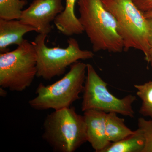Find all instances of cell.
<instances>
[{
	"label": "cell",
	"mask_w": 152,
	"mask_h": 152,
	"mask_svg": "<svg viewBox=\"0 0 152 152\" xmlns=\"http://www.w3.org/2000/svg\"><path fill=\"white\" fill-rule=\"evenodd\" d=\"M79 21L91 42L94 52L120 53L124 42L115 19L102 0H78Z\"/></svg>",
	"instance_id": "6da1fadb"
},
{
	"label": "cell",
	"mask_w": 152,
	"mask_h": 152,
	"mask_svg": "<svg viewBox=\"0 0 152 152\" xmlns=\"http://www.w3.org/2000/svg\"><path fill=\"white\" fill-rule=\"evenodd\" d=\"M43 127L42 137L56 152H74L88 142L84 117L73 107L48 114Z\"/></svg>",
	"instance_id": "7a4b0ae2"
},
{
	"label": "cell",
	"mask_w": 152,
	"mask_h": 152,
	"mask_svg": "<svg viewBox=\"0 0 152 152\" xmlns=\"http://www.w3.org/2000/svg\"><path fill=\"white\" fill-rule=\"evenodd\" d=\"M87 64L78 61L70 66V70L59 80L45 86L40 83L36 89L37 96L28 103L37 110H58L70 107L80 99L86 77Z\"/></svg>",
	"instance_id": "3957f363"
},
{
	"label": "cell",
	"mask_w": 152,
	"mask_h": 152,
	"mask_svg": "<svg viewBox=\"0 0 152 152\" xmlns=\"http://www.w3.org/2000/svg\"><path fill=\"white\" fill-rule=\"evenodd\" d=\"M104 7L113 16L124 42V50L134 49L142 52L147 62L151 46L149 41V25L144 12L133 0H102Z\"/></svg>",
	"instance_id": "277c9868"
},
{
	"label": "cell",
	"mask_w": 152,
	"mask_h": 152,
	"mask_svg": "<svg viewBox=\"0 0 152 152\" xmlns=\"http://www.w3.org/2000/svg\"><path fill=\"white\" fill-rule=\"evenodd\" d=\"M37 73L32 42L25 39L15 50L0 54V87L22 92L29 87Z\"/></svg>",
	"instance_id": "5b68a950"
},
{
	"label": "cell",
	"mask_w": 152,
	"mask_h": 152,
	"mask_svg": "<svg viewBox=\"0 0 152 152\" xmlns=\"http://www.w3.org/2000/svg\"><path fill=\"white\" fill-rule=\"evenodd\" d=\"M48 35L39 34L32 42L37 57V77L46 80L64 74L69 66L80 60L93 58L94 54L91 51L83 50L78 41L74 38L68 39V46L50 48L45 44Z\"/></svg>",
	"instance_id": "8992f818"
},
{
	"label": "cell",
	"mask_w": 152,
	"mask_h": 152,
	"mask_svg": "<svg viewBox=\"0 0 152 152\" xmlns=\"http://www.w3.org/2000/svg\"><path fill=\"white\" fill-rule=\"evenodd\" d=\"M107 85L93 66L87 64L86 77L83 92L82 111L96 110L106 113L114 112L134 118L135 113L132 105L137 100L136 96L129 94L118 99L109 92Z\"/></svg>",
	"instance_id": "52a82bcc"
},
{
	"label": "cell",
	"mask_w": 152,
	"mask_h": 152,
	"mask_svg": "<svg viewBox=\"0 0 152 152\" xmlns=\"http://www.w3.org/2000/svg\"><path fill=\"white\" fill-rule=\"evenodd\" d=\"M62 0H33L23 11L20 20L36 29L39 34L48 35L52 30L51 23L64 11Z\"/></svg>",
	"instance_id": "ba28073f"
},
{
	"label": "cell",
	"mask_w": 152,
	"mask_h": 152,
	"mask_svg": "<svg viewBox=\"0 0 152 152\" xmlns=\"http://www.w3.org/2000/svg\"><path fill=\"white\" fill-rule=\"evenodd\" d=\"M107 113L96 110L84 112L86 125L87 141L96 152H103L111 143L108 140L106 136Z\"/></svg>",
	"instance_id": "9c48e42d"
},
{
	"label": "cell",
	"mask_w": 152,
	"mask_h": 152,
	"mask_svg": "<svg viewBox=\"0 0 152 152\" xmlns=\"http://www.w3.org/2000/svg\"><path fill=\"white\" fill-rule=\"evenodd\" d=\"M36 30L20 20L0 19V52L9 51L8 47L12 45H21L25 40V34Z\"/></svg>",
	"instance_id": "30bf717a"
},
{
	"label": "cell",
	"mask_w": 152,
	"mask_h": 152,
	"mask_svg": "<svg viewBox=\"0 0 152 152\" xmlns=\"http://www.w3.org/2000/svg\"><path fill=\"white\" fill-rule=\"evenodd\" d=\"M77 1L66 0L64 11L57 16L54 21L58 31L67 37L81 34L84 32L75 13V5Z\"/></svg>",
	"instance_id": "8fae6325"
},
{
	"label": "cell",
	"mask_w": 152,
	"mask_h": 152,
	"mask_svg": "<svg viewBox=\"0 0 152 152\" xmlns=\"http://www.w3.org/2000/svg\"><path fill=\"white\" fill-rule=\"evenodd\" d=\"M117 114L110 112L106 115V136L108 140L111 143L121 140L135 132L125 125V120Z\"/></svg>",
	"instance_id": "7c38bea8"
},
{
	"label": "cell",
	"mask_w": 152,
	"mask_h": 152,
	"mask_svg": "<svg viewBox=\"0 0 152 152\" xmlns=\"http://www.w3.org/2000/svg\"><path fill=\"white\" fill-rule=\"evenodd\" d=\"M145 145V139L140 129L118 142H112L103 152H142Z\"/></svg>",
	"instance_id": "4fadbf2b"
},
{
	"label": "cell",
	"mask_w": 152,
	"mask_h": 152,
	"mask_svg": "<svg viewBox=\"0 0 152 152\" xmlns=\"http://www.w3.org/2000/svg\"><path fill=\"white\" fill-rule=\"evenodd\" d=\"M27 0H0V19L20 20Z\"/></svg>",
	"instance_id": "5bb4252c"
},
{
	"label": "cell",
	"mask_w": 152,
	"mask_h": 152,
	"mask_svg": "<svg viewBox=\"0 0 152 152\" xmlns=\"http://www.w3.org/2000/svg\"><path fill=\"white\" fill-rule=\"evenodd\" d=\"M138 127L145 139V145L142 152H152V120H147L140 117L138 120Z\"/></svg>",
	"instance_id": "9a60e30c"
},
{
	"label": "cell",
	"mask_w": 152,
	"mask_h": 152,
	"mask_svg": "<svg viewBox=\"0 0 152 152\" xmlns=\"http://www.w3.org/2000/svg\"><path fill=\"white\" fill-rule=\"evenodd\" d=\"M134 87L137 90V95L146 104L152 105V81L143 84L135 85Z\"/></svg>",
	"instance_id": "2e32d148"
},
{
	"label": "cell",
	"mask_w": 152,
	"mask_h": 152,
	"mask_svg": "<svg viewBox=\"0 0 152 152\" xmlns=\"http://www.w3.org/2000/svg\"><path fill=\"white\" fill-rule=\"evenodd\" d=\"M139 10L143 12L152 11V0H133Z\"/></svg>",
	"instance_id": "e0dca14e"
},
{
	"label": "cell",
	"mask_w": 152,
	"mask_h": 152,
	"mask_svg": "<svg viewBox=\"0 0 152 152\" xmlns=\"http://www.w3.org/2000/svg\"><path fill=\"white\" fill-rule=\"evenodd\" d=\"M139 113L145 117H149L152 120V105L142 103Z\"/></svg>",
	"instance_id": "ac0fdd59"
},
{
	"label": "cell",
	"mask_w": 152,
	"mask_h": 152,
	"mask_svg": "<svg viewBox=\"0 0 152 152\" xmlns=\"http://www.w3.org/2000/svg\"><path fill=\"white\" fill-rule=\"evenodd\" d=\"M149 25V41L151 48L152 47V18L148 19Z\"/></svg>",
	"instance_id": "d6986e66"
},
{
	"label": "cell",
	"mask_w": 152,
	"mask_h": 152,
	"mask_svg": "<svg viewBox=\"0 0 152 152\" xmlns=\"http://www.w3.org/2000/svg\"><path fill=\"white\" fill-rule=\"evenodd\" d=\"M5 89L4 88L0 87V96L2 97H5L7 94V92Z\"/></svg>",
	"instance_id": "ffe728a7"
},
{
	"label": "cell",
	"mask_w": 152,
	"mask_h": 152,
	"mask_svg": "<svg viewBox=\"0 0 152 152\" xmlns=\"http://www.w3.org/2000/svg\"><path fill=\"white\" fill-rule=\"evenodd\" d=\"M144 15L147 19L152 18V11L144 13Z\"/></svg>",
	"instance_id": "44dd1931"
},
{
	"label": "cell",
	"mask_w": 152,
	"mask_h": 152,
	"mask_svg": "<svg viewBox=\"0 0 152 152\" xmlns=\"http://www.w3.org/2000/svg\"><path fill=\"white\" fill-rule=\"evenodd\" d=\"M148 64H150L152 67V47L151 48V50H150L149 61Z\"/></svg>",
	"instance_id": "7402d4cb"
}]
</instances>
